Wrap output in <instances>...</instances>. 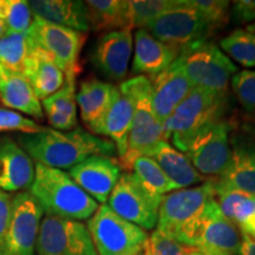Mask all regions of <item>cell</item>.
Segmentation results:
<instances>
[{"label":"cell","mask_w":255,"mask_h":255,"mask_svg":"<svg viewBox=\"0 0 255 255\" xmlns=\"http://www.w3.org/2000/svg\"><path fill=\"white\" fill-rule=\"evenodd\" d=\"M19 145L37 163L55 169H71L90 156H115L110 139L96 136L81 127L70 131L44 128L36 133H20Z\"/></svg>","instance_id":"obj_1"},{"label":"cell","mask_w":255,"mask_h":255,"mask_svg":"<svg viewBox=\"0 0 255 255\" xmlns=\"http://www.w3.org/2000/svg\"><path fill=\"white\" fill-rule=\"evenodd\" d=\"M30 194L46 215L73 221L89 220L100 207L68 173L39 163L34 164Z\"/></svg>","instance_id":"obj_2"},{"label":"cell","mask_w":255,"mask_h":255,"mask_svg":"<svg viewBox=\"0 0 255 255\" xmlns=\"http://www.w3.org/2000/svg\"><path fill=\"white\" fill-rule=\"evenodd\" d=\"M228 94H216L201 88L187 96L163 123L165 139L181 152L202 128L222 120L227 108Z\"/></svg>","instance_id":"obj_3"},{"label":"cell","mask_w":255,"mask_h":255,"mask_svg":"<svg viewBox=\"0 0 255 255\" xmlns=\"http://www.w3.org/2000/svg\"><path fill=\"white\" fill-rule=\"evenodd\" d=\"M119 87L132 97L135 113L128 137L126 155L121 163L139 155H146L161 141H167L163 123L156 117L151 107V82L146 76H135L121 83Z\"/></svg>","instance_id":"obj_4"},{"label":"cell","mask_w":255,"mask_h":255,"mask_svg":"<svg viewBox=\"0 0 255 255\" xmlns=\"http://www.w3.org/2000/svg\"><path fill=\"white\" fill-rule=\"evenodd\" d=\"M241 240L239 228L223 215L214 197L177 242L207 254L238 255Z\"/></svg>","instance_id":"obj_5"},{"label":"cell","mask_w":255,"mask_h":255,"mask_svg":"<svg viewBox=\"0 0 255 255\" xmlns=\"http://www.w3.org/2000/svg\"><path fill=\"white\" fill-rule=\"evenodd\" d=\"M87 227L98 255H143L149 238L146 231L122 219L107 205L98 207Z\"/></svg>","instance_id":"obj_6"},{"label":"cell","mask_w":255,"mask_h":255,"mask_svg":"<svg viewBox=\"0 0 255 255\" xmlns=\"http://www.w3.org/2000/svg\"><path fill=\"white\" fill-rule=\"evenodd\" d=\"M214 197V178H207L200 186L167 194L159 205L156 231L177 241Z\"/></svg>","instance_id":"obj_7"},{"label":"cell","mask_w":255,"mask_h":255,"mask_svg":"<svg viewBox=\"0 0 255 255\" xmlns=\"http://www.w3.org/2000/svg\"><path fill=\"white\" fill-rule=\"evenodd\" d=\"M178 59L194 87L216 94L227 95L229 82L239 72L238 66L209 40L183 49Z\"/></svg>","instance_id":"obj_8"},{"label":"cell","mask_w":255,"mask_h":255,"mask_svg":"<svg viewBox=\"0 0 255 255\" xmlns=\"http://www.w3.org/2000/svg\"><path fill=\"white\" fill-rule=\"evenodd\" d=\"M231 122L219 120L200 130L188 143L183 154L203 177L219 178L232 156Z\"/></svg>","instance_id":"obj_9"},{"label":"cell","mask_w":255,"mask_h":255,"mask_svg":"<svg viewBox=\"0 0 255 255\" xmlns=\"http://www.w3.org/2000/svg\"><path fill=\"white\" fill-rule=\"evenodd\" d=\"M163 197L148 193L135 175L122 171L116 186L108 199V207L127 221L144 231H155L158 220V209Z\"/></svg>","instance_id":"obj_10"},{"label":"cell","mask_w":255,"mask_h":255,"mask_svg":"<svg viewBox=\"0 0 255 255\" xmlns=\"http://www.w3.org/2000/svg\"><path fill=\"white\" fill-rule=\"evenodd\" d=\"M27 33L36 45L53 59L65 77L77 76L79 55L87 40V34L50 23L36 15H33Z\"/></svg>","instance_id":"obj_11"},{"label":"cell","mask_w":255,"mask_h":255,"mask_svg":"<svg viewBox=\"0 0 255 255\" xmlns=\"http://www.w3.org/2000/svg\"><path fill=\"white\" fill-rule=\"evenodd\" d=\"M143 30L181 51L207 41L214 33L190 0H183L182 5L159 15Z\"/></svg>","instance_id":"obj_12"},{"label":"cell","mask_w":255,"mask_h":255,"mask_svg":"<svg viewBox=\"0 0 255 255\" xmlns=\"http://www.w3.org/2000/svg\"><path fill=\"white\" fill-rule=\"evenodd\" d=\"M43 209L27 191L12 200V214L7 231L0 244V255H37V239Z\"/></svg>","instance_id":"obj_13"},{"label":"cell","mask_w":255,"mask_h":255,"mask_svg":"<svg viewBox=\"0 0 255 255\" xmlns=\"http://www.w3.org/2000/svg\"><path fill=\"white\" fill-rule=\"evenodd\" d=\"M36 253L37 255H98L84 223L50 215L41 220Z\"/></svg>","instance_id":"obj_14"},{"label":"cell","mask_w":255,"mask_h":255,"mask_svg":"<svg viewBox=\"0 0 255 255\" xmlns=\"http://www.w3.org/2000/svg\"><path fill=\"white\" fill-rule=\"evenodd\" d=\"M122 174L115 156L95 155L70 169V177L97 203L107 205L111 191Z\"/></svg>","instance_id":"obj_15"},{"label":"cell","mask_w":255,"mask_h":255,"mask_svg":"<svg viewBox=\"0 0 255 255\" xmlns=\"http://www.w3.org/2000/svg\"><path fill=\"white\" fill-rule=\"evenodd\" d=\"M149 79H151V107L161 123L165 122L195 88L178 58L164 71Z\"/></svg>","instance_id":"obj_16"},{"label":"cell","mask_w":255,"mask_h":255,"mask_svg":"<svg viewBox=\"0 0 255 255\" xmlns=\"http://www.w3.org/2000/svg\"><path fill=\"white\" fill-rule=\"evenodd\" d=\"M132 52V30L107 32L98 38L92 51V64L104 77L111 81H123L128 73Z\"/></svg>","instance_id":"obj_17"},{"label":"cell","mask_w":255,"mask_h":255,"mask_svg":"<svg viewBox=\"0 0 255 255\" xmlns=\"http://www.w3.org/2000/svg\"><path fill=\"white\" fill-rule=\"evenodd\" d=\"M215 190H234L255 196V141L237 137L232 141V156L227 169L214 178Z\"/></svg>","instance_id":"obj_18"},{"label":"cell","mask_w":255,"mask_h":255,"mask_svg":"<svg viewBox=\"0 0 255 255\" xmlns=\"http://www.w3.org/2000/svg\"><path fill=\"white\" fill-rule=\"evenodd\" d=\"M135 105L132 97L119 87L110 108L100 122L90 130L96 136L109 137L116 146L117 155L122 158L128 149V137L131 128Z\"/></svg>","instance_id":"obj_19"},{"label":"cell","mask_w":255,"mask_h":255,"mask_svg":"<svg viewBox=\"0 0 255 255\" xmlns=\"http://www.w3.org/2000/svg\"><path fill=\"white\" fill-rule=\"evenodd\" d=\"M181 50L156 39L148 31L139 28L135 33V55L131 70L148 78L164 71L180 56Z\"/></svg>","instance_id":"obj_20"},{"label":"cell","mask_w":255,"mask_h":255,"mask_svg":"<svg viewBox=\"0 0 255 255\" xmlns=\"http://www.w3.org/2000/svg\"><path fill=\"white\" fill-rule=\"evenodd\" d=\"M34 180L33 159L18 143L0 139V189L11 193L31 187Z\"/></svg>","instance_id":"obj_21"},{"label":"cell","mask_w":255,"mask_h":255,"mask_svg":"<svg viewBox=\"0 0 255 255\" xmlns=\"http://www.w3.org/2000/svg\"><path fill=\"white\" fill-rule=\"evenodd\" d=\"M33 15L50 23L87 33L91 30L88 6L81 0H31Z\"/></svg>","instance_id":"obj_22"},{"label":"cell","mask_w":255,"mask_h":255,"mask_svg":"<svg viewBox=\"0 0 255 255\" xmlns=\"http://www.w3.org/2000/svg\"><path fill=\"white\" fill-rule=\"evenodd\" d=\"M21 75L27 79L40 101L58 91L65 83V75L59 66L37 45L25 62Z\"/></svg>","instance_id":"obj_23"},{"label":"cell","mask_w":255,"mask_h":255,"mask_svg":"<svg viewBox=\"0 0 255 255\" xmlns=\"http://www.w3.org/2000/svg\"><path fill=\"white\" fill-rule=\"evenodd\" d=\"M144 156L154 159L176 189L189 188L207 180L193 167L189 158L174 148L169 141H161Z\"/></svg>","instance_id":"obj_24"},{"label":"cell","mask_w":255,"mask_h":255,"mask_svg":"<svg viewBox=\"0 0 255 255\" xmlns=\"http://www.w3.org/2000/svg\"><path fill=\"white\" fill-rule=\"evenodd\" d=\"M119 87L113 83L91 78L82 82L77 94V107L83 122L91 130L103 119L113 103Z\"/></svg>","instance_id":"obj_25"},{"label":"cell","mask_w":255,"mask_h":255,"mask_svg":"<svg viewBox=\"0 0 255 255\" xmlns=\"http://www.w3.org/2000/svg\"><path fill=\"white\" fill-rule=\"evenodd\" d=\"M41 107L50 126L55 130L70 131L77 128L76 77H65L63 87L41 101Z\"/></svg>","instance_id":"obj_26"},{"label":"cell","mask_w":255,"mask_h":255,"mask_svg":"<svg viewBox=\"0 0 255 255\" xmlns=\"http://www.w3.org/2000/svg\"><path fill=\"white\" fill-rule=\"evenodd\" d=\"M0 101L7 108L26 116L36 120L44 119L40 100L21 73L8 71L6 76L0 78Z\"/></svg>","instance_id":"obj_27"},{"label":"cell","mask_w":255,"mask_h":255,"mask_svg":"<svg viewBox=\"0 0 255 255\" xmlns=\"http://www.w3.org/2000/svg\"><path fill=\"white\" fill-rule=\"evenodd\" d=\"M215 200L241 235L255 239V196L234 190H215Z\"/></svg>","instance_id":"obj_28"},{"label":"cell","mask_w":255,"mask_h":255,"mask_svg":"<svg viewBox=\"0 0 255 255\" xmlns=\"http://www.w3.org/2000/svg\"><path fill=\"white\" fill-rule=\"evenodd\" d=\"M91 30L96 32H113L131 28L128 0H88Z\"/></svg>","instance_id":"obj_29"},{"label":"cell","mask_w":255,"mask_h":255,"mask_svg":"<svg viewBox=\"0 0 255 255\" xmlns=\"http://www.w3.org/2000/svg\"><path fill=\"white\" fill-rule=\"evenodd\" d=\"M127 171L135 175L143 188L156 197H163L171 191L177 190L176 187L169 181L162 169L154 159L148 156L139 155L129 161L121 163Z\"/></svg>","instance_id":"obj_30"},{"label":"cell","mask_w":255,"mask_h":255,"mask_svg":"<svg viewBox=\"0 0 255 255\" xmlns=\"http://www.w3.org/2000/svg\"><path fill=\"white\" fill-rule=\"evenodd\" d=\"M34 46L36 43L27 32L6 31L0 37V63L8 71L21 73L24 64Z\"/></svg>","instance_id":"obj_31"},{"label":"cell","mask_w":255,"mask_h":255,"mask_svg":"<svg viewBox=\"0 0 255 255\" xmlns=\"http://www.w3.org/2000/svg\"><path fill=\"white\" fill-rule=\"evenodd\" d=\"M220 46L240 65L255 68V32L252 28H237L222 38Z\"/></svg>","instance_id":"obj_32"},{"label":"cell","mask_w":255,"mask_h":255,"mask_svg":"<svg viewBox=\"0 0 255 255\" xmlns=\"http://www.w3.org/2000/svg\"><path fill=\"white\" fill-rule=\"evenodd\" d=\"M128 4L131 26L139 30L145 28L165 12L182 5L183 0H131Z\"/></svg>","instance_id":"obj_33"},{"label":"cell","mask_w":255,"mask_h":255,"mask_svg":"<svg viewBox=\"0 0 255 255\" xmlns=\"http://www.w3.org/2000/svg\"><path fill=\"white\" fill-rule=\"evenodd\" d=\"M28 1L25 0H0V21L11 32H27L32 24Z\"/></svg>","instance_id":"obj_34"},{"label":"cell","mask_w":255,"mask_h":255,"mask_svg":"<svg viewBox=\"0 0 255 255\" xmlns=\"http://www.w3.org/2000/svg\"><path fill=\"white\" fill-rule=\"evenodd\" d=\"M213 32L226 26L231 19V2L227 0H190Z\"/></svg>","instance_id":"obj_35"},{"label":"cell","mask_w":255,"mask_h":255,"mask_svg":"<svg viewBox=\"0 0 255 255\" xmlns=\"http://www.w3.org/2000/svg\"><path fill=\"white\" fill-rule=\"evenodd\" d=\"M232 89L244 110L255 115V71L242 70L232 77Z\"/></svg>","instance_id":"obj_36"},{"label":"cell","mask_w":255,"mask_h":255,"mask_svg":"<svg viewBox=\"0 0 255 255\" xmlns=\"http://www.w3.org/2000/svg\"><path fill=\"white\" fill-rule=\"evenodd\" d=\"M33 120L27 119L24 115L9 109H0V132L18 131L21 133H36L44 130Z\"/></svg>","instance_id":"obj_37"},{"label":"cell","mask_w":255,"mask_h":255,"mask_svg":"<svg viewBox=\"0 0 255 255\" xmlns=\"http://www.w3.org/2000/svg\"><path fill=\"white\" fill-rule=\"evenodd\" d=\"M187 248L155 229L145 242L143 255H184Z\"/></svg>","instance_id":"obj_38"},{"label":"cell","mask_w":255,"mask_h":255,"mask_svg":"<svg viewBox=\"0 0 255 255\" xmlns=\"http://www.w3.org/2000/svg\"><path fill=\"white\" fill-rule=\"evenodd\" d=\"M231 19L237 25L253 24L255 21V0H237L233 2Z\"/></svg>","instance_id":"obj_39"},{"label":"cell","mask_w":255,"mask_h":255,"mask_svg":"<svg viewBox=\"0 0 255 255\" xmlns=\"http://www.w3.org/2000/svg\"><path fill=\"white\" fill-rule=\"evenodd\" d=\"M12 214V200L11 196L4 190L0 189V244L7 231L9 219Z\"/></svg>","instance_id":"obj_40"},{"label":"cell","mask_w":255,"mask_h":255,"mask_svg":"<svg viewBox=\"0 0 255 255\" xmlns=\"http://www.w3.org/2000/svg\"><path fill=\"white\" fill-rule=\"evenodd\" d=\"M238 255H255V239L242 235L241 245L240 248H239Z\"/></svg>","instance_id":"obj_41"},{"label":"cell","mask_w":255,"mask_h":255,"mask_svg":"<svg viewBox=\"0 0 255 255\" xmlns=\"http://www.w3.org/2000/svg\"><path fill=\"white\" fill-rule=\"evenodd\" d=\"M184 255H213V254H207V253H203V252H200V251H196V250H191V248H187Z\"/></svg>","instance_id":"obj_42"},{"label":"cell","mask_w":255,"mask_h":255,"mask_svg":"<svg viewBox=\"0 0 255 255\" xmlns=\"http://www.w3.org/2000/svg\"><path fill=\"white\" fill-rule=\"evenodd\" d=\"M7 72H8V70L6 69L1 63H0V78H2L4 76H6V73H7Z\"/></svg>","instance_id":"obj_43"},{"label":"cell","mask_w":255,"mask_h":255,"mask_svg":"<svg viewBox=\"0 0 255 255\" xmlns=\"http://www.w3.org/2000/svg\"><path fill=\"white\" fill-rule=\"evenodd\" d=\"M6 31H7V30H6V27L4 26V24H2L1 21H0V37H1Z\"/></svg>","instance_id":"obj_44"},{"label":"cell","mask_w":255,"mask_h":255,"mask_svg":"<svg viewBox=\"0 0 255 255\" xmlns=\"http://www.w3.org/2000/svg\"><path fill=\"white\" fill-rule=\"evenodd\" d=\"M248 27H250V28H252V30H253V31L255 32V21H254V23H253V24L248 25Z\"/></svg>","instance_id":"obj_45"}]
</instances>
